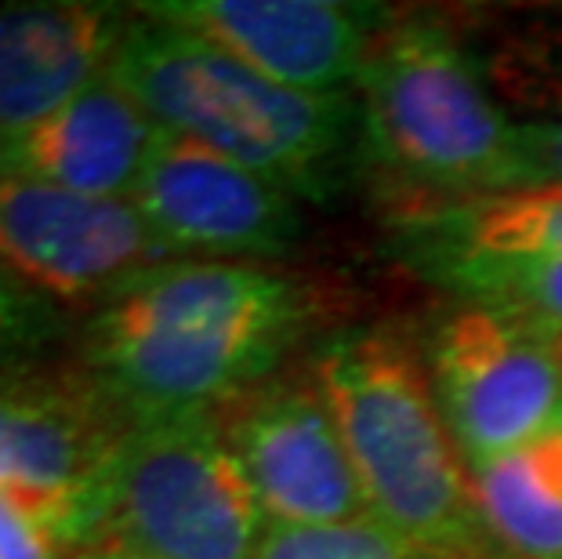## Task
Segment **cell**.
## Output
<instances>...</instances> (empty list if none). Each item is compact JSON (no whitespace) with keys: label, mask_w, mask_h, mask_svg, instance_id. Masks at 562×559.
Wrapping results in <instances>:
<instances>
[{"label":"cell","mask_w":562,"mask_h":559,"mask_svg":"<svg viewBox=\"0 0 562 559\" xmlns=\"http://www.w3.org/2000/svg\"><path fill=\"white\" fill-rule=\"evenodd\" d=\"M266 527L222 411L127 418L110 541L142 559H250Z\"/></svg>","instance_id":"cell-5"},{"label":"cell","mask_w":562,"mask_h":559,"mask_svg":"<svg viewBox=\"0 0 562 559\" xmlns=\"http://www.w3.org/2000/svg\"><path fill=\"white\" fill-rule=\"evenodd\" d=\"M414 269L458 302L516 309L562 331V255H447Z\"/></svg>","instance_id":"cell-16"},{"label":"cell","mask_w":562,"mask_h":559,"mask_svg":"<svg viewBox=\"0 0 562 559\" xmlns=\"http://www.w3.org/2000/svg\"><path fill=\"white\" fill-rule=\"evenodd\" d=\"M52 331V309L0 269V360L41 345Z\"/></svg>","instance_id":"cell-19"},{"label":"cell","mask_w":562,"mask_h":559,"mask_svg":"<svg viewBox=\"0 0 562 559\" xmlns=\"http://www.w3.org/2000/svg\"><path fill=\"white\" fill-rule=\"evenodd\" d=\"M250 559H432L374 516L341 523H269Z\"/></svg>","instance_id":"cell-18"},{"label":"cell","mask_w":562,"mask_h":559,"mask_svg":"<svg viewBox=\"0 0 562 559\" xmlns=\"http://www.w3.org/2000/svg\"><path fill=\"white\" fill-rule=\"evenodd\" d=\"M389 225L411 266L447 255H562V186L464 200H396Z\"/></svg>","instance_id":"cell-14"},{"label":"cell","mask_w":562,"mask_h":559,"mask_svg":"<svg viewBox=\"0 0 562 559\" xmlns=\"http://www.w3.org/2000/svg\"><path fill=\"white\" fill-rule=\"evenodd\" d=\"M486 527L516 559H562V425L472 469Z\"/></svg>","instance_id":"cell-15"},{"label":"cell","mask_w":562,"mask_h":559,"mask_svg":"<svg viewBox=\"0 0 562 559\" xmlns=\"http://www.w3.org/2000/svg\"><path fill=\"white\" fill-rule=\"evenodd\" d=\"M319 313L316 291L250 261H171L88 324L94 385L124 418L218 411L266 385Z\"/></svg>","instance_id":"cell-1"},{"label":"cell","mask_w":562,"mask_h":559,"mask_svg":"<svg viewBox=\"0 0 562 559\" xmlns=\"http://www.w3.org/2000/svg\"><path fill=\"white\" fill-rule=\"evenodd\" d=\"M222 418L269 523L370 516L360 476L313 374L269 378Z\"/></svg>","instance_id":"cell-11"},{"label":"cell","mask_w":562,"mask_h":559,"mask_svg":"<svg viewBox=\"0 0 562 559\" xmlns=\"http://www.w3.org/2000/svg\"><path fill=\"white\" fill-rule=\"evenodd\" d=\"M175 258L131 200L0 171V269L44 302L105 305Z\"/></svg>","instance_id":"cell-8"},{"label":"cell","mask_w":562,"mask_h":559,"mask_svg":"<svg viewBox=\"0 0 562 559\" xmlns=\"http://www.w3.org/2000/svg\"><path fill=\"white\" fill-rule=\"evenodd\" d=\"M425 367L469 469L562 425V331L544 320L458 302L428 331Z\"/></svg>","instance_id":"cell-6"},{"label":"cell","mask_w":562,"mask_h":559,"mask_svg":"<svg viewBox=\"0 0 562 559\" xmlns=\"http://www.w3.org/2000/svg\"><path fill=\"white\" fill-rule=\"evenodd\" d=\"M131 19L127 8L74 0L0 8V146L99 85Z\"/></svg>","instance_id":"cell-12"},{"label":"cell","mask_w":562,"mask_h":559,"mask_svg":"<svg viewBox=\"0 0 562 559\" xmlns=\"http://www.w3.org/2000/svg\"><path fill=\"white\" fill-rule=\"evenodd\" d=\"M99 389L0 378V497L30 513L66 556L110 541L113 469L127 422Z\"/></svg>","instance_id":"cell-7"},{"label":"cell","mask_w":562,"mask_h":559,"mask_svg":"<svg viewBox=\"0 0 562 559\" xmlns=\"http://www.w3.org/2000/svg\"><path fill=\"white\" fill-rule=\"evenodd\" d=\"M135 11L305 94H352L370 44L392 19L385 8L341 0H153Z\"/></svg>","instance_id":"cell-10"},{"label":"cell","mask_w":562,"mask_h":559,"mask_svg":"<svg viewBox=\"0 0 562 559\" xmlns=\"http://www.w3.org/2000/svg\"><path fill=\"white\" fill-rule=\"evenodd\" d=\"M0 559H69L52 534L15 502L0 497Z\"/></svg>","instance_id":"cell-21"},{"label":"cell","mask_w":562,"mask_h":559,"mask_svg":"<svg viewBox=\"0 0 562 559\" xmlns=\"http://www.w3.org/2000/svg\"><path fill=\"white\" fill-rule=\"evenodd\" d=\"M69 559H142V556H135L131 549H124V545H116V541H105V545H94V549H83V552L69 556Z\"/></svg>","instance_id":"cell-22"},{"label":"cell","mask_w":562,"mask_h":559,"mask_svg":"<svg viewBox=\"0 0 562 559\" xmlns=\"http://www.w3.org/2000/svg\"><path fill=\"white\" fill-rule=\"evenodd\" d=\"M562 186V121L522 124L516 189H548Z\"/></svg>","instance_id":"cell-20"},{"label":"cell","mask_w":562,"mask_h":559,"mask_svg":"<svg viewBox=\"0 0 562 559\" xmlns=\"http://www.w3.org/2000/svg\"><path fill=\"white\" fill-rule=\"evenodd\" d=\"M164 131L110 74L0 146V171L83 197L131 200Z\"/></svg>","instance_id":"cell-13"},{"label":"cell","mask_w":562,"mask_h":559,"mask_svg":"<svg viewBox=\"0 0 562 559\" xmlns=\"http://www.w3.org/2000/svg\"><path fill=\"white\" fill-rule=\"evenodd\" d=\"M131 204L175 258L269 266L302 241V200L222 153L164 131Z\"/></svg>","instance_id":"cell-9"},{"label":"cell","mask_w":562,"mask_h":559,"mask_svg":"<svg viewBox=\"0 0 562 559\" xmlns=\"http://www.w3.org/2000/svg\"><path fill=\"white\" fill-rule=\"evenodd\" d=\"M483 77L508 116H533L522 124L562 121V30L537 26L501 41Z\"/></svg>","instance_id":"cell-17"},{"label":"cell","mask_w":562,"mask_h":559,"mask_svg":"<svg viewBox=\"0 0 562 559\" xmlns=\"http://www.w3.org/2000/svg\"><path fill=\"white\" fill-rule=\"evenodd\" d=\"M360 476L367 513L432 559H516L486 527L425 353L392 324L327 335L308 364Z\"/></svg>","instance_id":"cell-2"},{"label":"cell","mask_w":562,"mask_h":559,"mask_svg":"<svg viewBox=\"0 0 562 559\" xmlns=\"http://www.w3.org/2000/svg\"><path fill=\"white\" fill-rule=\"evenodd\" d=\"M110 80L160 131L244 164L302 204L338 193L360 146L356 91L305 94L272 85L211 41L138 11L110 63Z\"/></svg>","instance_id":"cell-3"},{"label":"cell","mask_w":562,"mask_h":559,"mask_svg":"<svg viewBox=\"0 0 562 559\" xmlns=\"http://www.w3.org/2000/svg\"><path fill=\"white\" fill-rule=\"evenodd\" d=\"M360 138L396 200H464L516 189L519 131L480 63L436 15H392L356 80Z\"/></svg>","instance_id":"cell-4"}]
</instances>
